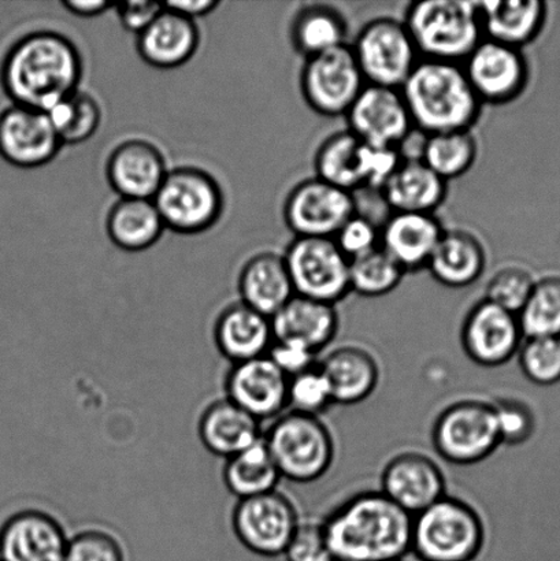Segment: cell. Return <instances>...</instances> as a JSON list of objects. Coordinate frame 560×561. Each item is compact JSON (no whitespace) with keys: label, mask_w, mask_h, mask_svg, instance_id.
<instances>
[{"label":"cell","mask_w":560,"mask_h":561,"mask_svg":"<svg viewBox=\"0 0 560 561\" xmlns=\"http://www.w3.org/2000/svg\"><path fill=\"white\" fill-rule=\"evenodd\" d=\"M82 71L84 64L73 41L59 32L36 31L10 47L0 81L15 106L48 113L79 91Z\"/></svg>","instance_id":"1"},{"label":"cell","mask_w":560,"mask_h":561,"mask_svg":"<svg viewBox=\"0 0 560 561\" xmlns=\"http://www.w3.org/2000/svg\"><path fill=\"white\" fill-rule=\"evenodd\" d=\"M413 515L380 492H364L322 522L334 561H399L411 552Z\"/></svg>","instance_id":"2"},{"label":"cell","mask_w":560,"mask_h":561,"mask_svg":"<svg viewBox=\"0 0 560 561\" xmlns=\"http://www.w3.org/2000/svg\"><path fill=\"white\" fill-rule=\"evenodd\" d=\"M400 92L414 128L426 136L473 130L484 108L460 64L421 59Z\"/></svg>","instance_id":"3"},{"label":"cell","mask_w":560,"mask_h":561,"mask_svg":"<svg viewBox=\"0 0 560 561\" xmlns=\"http://www.w3.org/2000/svg\"><path fill=\"white\" fill-rule=\"evenodd\" d=\"M402 21L422 59L462 65L484 38L479 2L470 0L413 2Z\"/></svg>","instance_id":"4"},{"label":"cell","mask_w":560,"mask_h":561,"mask_svg":"<svg viewBox=\"0 0 560 561\" xmlns=\"http://www.w3.org/2000/svg\"><path fill=\"white\" fill-rule=\"evenodd\" d=\"M485 538L484 520L476 508L444 496L414 516L411 552L421 561H473Z\"/></svg>","instance_id":"5"},{"label":"cell","mask_w":560,"mask_h":561,"mask_svg":"<svg viewBox=\"0 0 560 561\" xmlns=\"http://www.w3.org/2000/svg\"><path fill=\"white\" fill-rule=\"evenodd\" d=\"M263 439L282 478L311 483L331 470L336 448L331 431L320 416L284 412Z\"/></svg>","instance_id":"6"},{"label":"cell","mask_w":560,"mask_h":561,"mask_svg":"<svg viewBox=\"0 0 560 561\" xmlns=\"http://www.w3.org/2000/svg\"><path fill=\"white\" fill-rule=\"evenodd\" d=\"M152 202L164 228L185 236L207 232L219 221L225 207L218 181L194 167L169 170Z\"/></svg>","instance_id":"7"},{"label":"cell","mask_w":560,"mask_h":561,"mask_svg":"<svg viewBox=\"0 0 560 561\" xmlns=\"http://www.w3.org/2000/svg\"><path fill=\"white\" fill-rule=\"evenodd\" d=\"M432 444L436 454L448 463H481L502 445L495 407L475 399L448 405L433 425Z\"/></svg>","instance_id":"8"},{"label":"cell","mask_w":560,"mask_h":561,"mask_svg":"<svg viewBox=\"0 0 560 561\" xmlns=\"http://www.w3.org/2000/svg\"><path fill=\"white\" fill-rule=\"evenodd\" d=\"M350 46L369 85L400 90L422 59L404 22L393 16L366 22Z\"/></svg>","instance_id":"9"},{"label":"cell","mask_w":560,"mask_h":561,"mask_svg":"<svg viewBox=\"0 0 560 561\" xmlns=\"http://www.w3.org/2000/svg\"><path fill=\"white\" fill-rule=\"evenodd\" d=\"M283 256L295 295L336 306L351 294L350 260L333 239L295 238Z\"/></svg>","instance_id":"10"},{"label":"cell","mask_w":560,"mask_h":561,"mask_svg":"<svg viewBox=\"0 0 560 561\" xmlns=\"http://www.w3.org/2000/svg\"><path fill=\"white\" fill-rule=\"evenodd\" d=\"M300 92L307 106L322 117H345L367 85L350 44L305 59Z\"/></svg>","instance_id":"11"},{"label":"cell","mask_w":560,"mask_h":561,"mask_svg":"<svg viewBox=\"0 0 560 561\" xmlns=\"http://www.w3.org/2000/svg\"><path fill=\"white\" fill-rule=\"evenodd\" d=\"M356 211V195L318 178L296 184L283 207L290 232L306 239H333Z\"/></svg>","instance_id":"12"},{"label":"cell","mask_w":560,"mask_h":561,"mask_svg":"<svg viewBox=\"0 0 560 561\" xmlns=\"http://www.w3.org/2000/svg\"><path fill=\"white\" fill-rule=\"evenodd\" d=\"M482 106H506L529 85L530 69L524 49L482 38L462 64Z\"/></svg>","instance_id":"13"},{"label":"cell","mask_w":560,"mask_h":561,"mask_svg":"<svg viewBox=\"0 0 560 561\" xmlns=\"http://www.w3.org/2000/svg\"><path fill=\"white\" fill-rule=\"evenodd\" d=\"M299 524L294 503L278 491L240 500L233 513L236 536L261 557L284 554Z\"/></svg>","instance_id":"14"},{"label":"cell","mask_w":560,"mask_h":561,"mask_svg":"<svg viewBox=\"0 0 560 561\" xmlns=\"http://www.w3.org/2000/svg\"><path fill=\"white\" fill-rule=\"evenodd\" d=\"M518 316L481 299L470 308L460 329L465 354L481 367H501L518 355L524 341Z\"/></svg>","instance_id":"15"},{"label":"cell","mask_w":560,"mask_h":561,"mask_svg":"<svg viewBox=\"0 0 560 561\" xmlns=\"http://www.w3.org/2000/svg\"><path fill=\"white\" fill-rule=\"evenodd\" d=\"M347 130L367 146L402 145L414 125L400 90L367 84L345 114Z\"/></svg>","instance_id":"16"},{"label":"cell","mask_w":560,"mask_h":561,"mask_svg":"<svg viewBox=\"0 0 560 561\" xmlns=\"http://www.w3.org/2000/svg\"><path fill=\"white\" fill-rule=\"evenodd\" d=\"M62 147L48 113L13 104L0 114V157L13 167H46Z\"/></svg>","instance_id":"17"},{"label":"cell","mask_w":560,"mask_h":561,"mask_svg":"<svg viewBox=\"0 0 560 561\" xmlns=\"http://www.w3.org/2000/svg\"><path fill=\"white\" fill-rule=\"evenodd\" d=\"M381 492L410 515H419L447 496V481L442 467L430 456L403 453L384 467Z\"/></svg>","instance_id":"18"},{"label":"cell","mask_w":560,"mask_h":561,"mask_svg":"<svg viewBox=\"0 0 560 561\" xmlns=\"http://www.w3.org/2000/svg\"><path fill=\"white\" fill-rule=\"evenodd\" d=\"M289 378L267 356L233 365L227 379L228 400L262 422L288 409Z\"/></svg>","instance_id":"19"},{"label":"cell","mask_w":560,"mask_h":561,"mask_svg":"<svg viewBox=\"0 0 560 561\" xmlns=\"http://www.w3.org/2000/svg\"><path fill=\"white\" fill-rule=\"evenodd\" d=\"M168 172L162 151L142 139L121 142L106 163L108 185L119 199L152 201Z\"/></svg>","instance_id":"20"},{"label":"cell","mask_w":560,"mask_h":561,"mask_svg":"<svg viewBox=\"0 0 560 561\" xmlns=\"http://www.w3.org/2000/svg\"><path fill=\"white\" fill-rule=\"evenodd\" d=\"M444 232L436 214L391 213L380 227V249L405 274L426 271Z\"/></svg>","instance_id":"21"},{"label":"cell","mask_w":560,"mask_h":561,"mask_svg":"<svg viewBox=\"0 0 560 561\" xmlns=\"http://www.w3.org/2000/svg\"><path fill=\"white\" fill-rule=\"evenodd\" d=\"M62 526L41 511L13 516L0 533V561H65Z\"/></svg>","instance_id":"22"},{"label":"cell","mask_w":560,"mask_h":561,"mask_svg":"<svg viewBox=\"0 0 560 561\" xmlns=\"http://www.w3.org/2000/svg\"><path fill=\"white\" fill-rule=\"evenodd\" d=\"M201 46L196 21L162 10L156 21L136 38L140 58L151 68L170 70L190 62Z\"/></svg>","instance_id":"23"},{"label":"cell","mask_w":560,"mask_h":561,"mask_svg":"<svg viewBox=\"0 0 560 561\" xmlns=\"http://www.w3.org/2000/svg\"><path fill=\"white\" fill-rule=\"evenodd\" d=\"M331 388L333 404L355 405L369 399L380 382V367L369 351L344 345L318 360Z\"/></svg>","instance_id":"24"},{"label":"cell","mask_w":560,"mask_h":561,"mask_svg":"<svg viewBox=\"0 0 560 561\" xmlns=\"http://www.w3.org/2000/svg\"><path fill=\"white\" fill-rule=\"evenodd\" d=\"M271 321L274 341H294L318 355L336 337L340 324L336 306L298 295Z\"/></svg>","instance_id":"25"},{"label":"cell","mask_w":560,"mask_h":561,"mask_svg":"<svg viewBox=\"0 0 560 561\" xmlns=\"http://www.w3.org/2000/svg\"><path fill=\"white\" fill-rule=\"evenodd\" d=\"M479 9L484 38L518 49L540 36L548 14L542 0H487Z\"/></svg>","instance_id":"26"},{"label":"cell","mask_w":560,"mask_h":561,"mask_svg":"<svg viewBox=\"0 0 560 561\" xmlns=\"http://www.w3.org/2000/svg\"><path fill=\"white\" fill-rule=\"evenodd\" d=\"M487 265L485 245L475 233L446 229L426 271L446 288L465 289L482 277Z\"/></svg>","instance_id":"27"},{"label":"cell","mask_w":560,"mask_h":561,"mask_svg":"<svg viewBox=\"0 0 560 561\" xmlns=\"http://www.w3.org/2000/svg\"><path fill=\"white\" fill-rule=\"evenodd\" d=\"M391 213L436 214L448 196V183L422 161H402L380 191Z\"/></svg>","instance_id":"28"},{"label":"cell","mask_w":560,"mask_h":561,"mask_svg":"<svg viewBox=\"0 0 560 561\" xmlns=\"http://www.w3.org/2000/svg\"><path fill=\"white\" fill-rule=\"evenodd\" d=\"M241 302L267 318L276 316L295 296L284 256L261 252L247 261L239 277Z\"/></svg>","instance_id":"29"},{"label":"cell","mask_w":560,"mask_h":561,"mask_svg":"<svg viewBox=\"0 0 560 561\" xmlns=\"http://www.w3.org/2000/svg\"><path fill=\"white\" fill-rule=\"evenodd\" d=\"M216 341L233 365L266 356L274 341L271 318L241 301L229 306L218 318Z\"/></svg>","instance_id":"30"},{"label":"cell","mask_w":560,"mask_h":561,"mask_svg":"<svg viewBox=\"0 0 560 561\" xmlns=\"http://www.w3.org/2000/svg\"><path fill=\"white\" fill-rule=\"evenodd\" d=\"M203 444L212 454L233 458L263 438L261 422L230 400L208 407L201 420Z\"/></svg>","instance_id":"31"},{"label":"cell","mask_w":560,"mask_h":561,"mask_svg":"<svg viewBox=\"0 0 560 561\" xmlns=\"http://www.w3.org/2000/svg\"><path fill=\"white\" fill-rule=\"evenodd\" d=\"M290 44L305 59L347 46L348 22L342 11L327 3L305 4L289 26Z\"/></svg>","instance_id":"32"},{"label":"cell","mask_w":560,"mask_h":561,"mask_svg":"<svg viewBox=\"0 0 560 561\" xmlns=\"http://www.w3.org/2000/svg\"><path fill=\"white\" fill-rule=\"evenodd\" d=\"M366 145L351 134L339 130L318 147L316 178L351 194L365 191Z\"/></svg>","instance_id":"33"},{"label":"cell","mask_w":560,"mask_h":561,"mask_svg":"<svg viewBox=\"0 0 560 561\" xmlns=\"http://www.w3.org/2000/svg\"><path fill=\"white\" fill-rule=\"evenodd\" d=\"M167 230L152 201L118 199L106 218L108 239L119 250L142 252L156 245Z\"/></svg>","instance_id":"34"},{"label":"cell","mask_w":560,"mask_h":561,"mask_svg":"<svg viewBox=\"0 0 560 561\" xmlns=\"http://www.w3.org/2000/svg\"><path fill=\"white\" fill-rule=\"evenodd\" d=\"M224 480L229 491L243 500L277 491L282 476L262 438L249 449L228 459Z\"/></svg>","instance_id":"35"},{"label":"cell","mask_w":560,"mask_h":561,"mask_svg":"<svg viewBox=\"0 0 560 561\" xmlns=\"http://www.w3.org/2000/svg\"><path fill=\"white\" fill-rule=\"evenodd\" d=\"M479 140L473 130L426 136L422 162L444 181L462 179L479 159Z\"/></svg>","instance_id":"36"},{"label":"cell","mask_w":560,"mask_h":561,"mask_svg":"<svg viewBox=\"0 0 560 561\" xmlns=\"http://www.w3.org/2000/svg\"><path fill=\"white\" fill-rule=\"evenodd\" d=\"M64 146H79L92 139L102 124V107L90 93L77 91L48 112Z\"/></svg>","instance_id":"37"},{"label":"cell","mask_w":560,"mask_h":561,"mask_svg":"<svg viewBox=\"0 0 560 561\" xmlns=\"http://www.w3.org/2000/svg\"><path fill=\"white\" fill-rule=\"evenodd\" d=\"M404 276L402 268L380 247L350 261L351 294L369 299L391 294Z\"/></svg>","instance_id":"38"},{"label":"cell","mask_w":560,"mask_h":561,"mask_svg":"<svg viewBox=\"0 0 560 561\" xmlns=\"http://www.w3.org/2000/svg\"><path fill=\"white\" fill-rule=\"evenodd\" d=\"M524 337H560V277L536 280L518 313Z\"/></svg>","instance_id":"39"},{"label":"cell","mask_w":560,"mask_h":561,"mask_svg":"<svg viewBox=\"0 0 560 561\" xmlns=\"http://www.w3.org/2000/svg\"><path fill=\"white\" fill-rule=\"evenodd\" d=\"M524 376L539 387L560 382V337L524 339L518 351Z\"/></svg>","instance_id":"40"},{"label":"cell","mask_w":560,"mask_h":561,"mask_svg":"<svg viewBox=\"0 0 560 561\" xmlns=\"http://www.w3.org/2000/svg\"><path fill=\"white\" fill-rule=\"evenodd\" d=\"M535 284L536 279L528 268L519 265L503 266L488 280L484 299L518 316Z\"/></svg>","instance_id":"41"},{"label":"cell","mask_w":560,"mask_h":561,"mask_svg":"<svg viewBox=\"0 0 560 561\" xmlns=\"http://www.w3.org/2000/svg\"><path fill=\"white\" fill-rule=\"evenodd\" d=\"M331 405H333L331 388L318 365L299 376L289 378V411L320 416Z\"/></svg>","instance_id":"42"},{"label":"cell","mask_w":560,"mask_h":561,"mask_svg":"<svg viewBox=\"0 0 560 561\" xmlns=\"http://www.w3.org/2000/svg\"><path fill=\"white\" fill-rule=\"evenodd\" d=\"M492 404L502 445L517 447L528 443L536 431V417L530 407L515 399H498Z\"/></svg>","instance_id":"43"},{"label":"cell","mask_w":560,"mask_h":561,"mask_svg":"<svg viewBox=\"0 0 560 561\" xmlns=\"http://www.w3.org/2000/svg\"><path fill=\"white\" fill-rule=\"evenodd\" d=\"M350 261L380 247V227L372 218L356 213L333 238Z\"/></svg>","instance_id":"44"},{"label":"cell","mask_w":560,"mask_h":561,"mask_svg":"<svg viewBox=\"0 0 560 561\" xmlns=\"http://www.w3.org/2000/svg\"><path fill=\"white\" fill-rule=\"evenodd\" d=\"M284 557L287 561H334L322 522L300 520Z\"/></svg>","instance_id":"45"},{"label":"cell","mask_w":560,"mask_h":561,"mask_svg":"<svg viewBox=\"0 0 560 561\" xmlns=\"http://www.w3.org/2000/svg\"><path fill=\"white\" fill-rule=\"evenodd\" d=\"M65 561H125L123 548L107 533L90 530L71 538Z\"/></svg>","instance_id":"46"},{"label":"cell","mask_w":560,"mask_h":561,"mask_svg":"<svg viewBox=\"0 0 560 561\" xmlns=\"http://www.w3.org/2000/svg\"><path fill=\"white\" fill-rule=\"evenodd\" d=\"M285 376L293 378L318 365V354L294 341H273L267 355Z\"/></svg>","instance_id":"47"},{"label":"cell","mask_w":560,"mask_h":561,"mask_svg":"<svg viewBox=\"0 0 560 561\" xmlns=\"http://www.w3.org/2000/svg\"><path fill=\"white\" fill-rule=\"evenodd\" d=\"M119 24L124 30L139 36L162 13L163 3L150 2V0H135L114 5Z\"/></svg>","instance_id":"48"},{"label":"cell","mask_w":560,"mask_h":561,"mask_svg":"<svg viewBox=\"0 0 560 561\" xmlns=\"http://www.w3.org/2000/svg\"><path fill=\"white\" fill-rule=\"evenodd\" d=\"M217 0H184V2H167L163 3V8L173 13L185 16V19L196 21L212 14L214 10L219 8Z\"/></svg>","instance_id":"49"},{"label":"cell","mask_w":560,"mask_h":561,"mask_svg":"<svg viewBox=\"0 0 560 561\" xmlns=\"http://www.w3.org/2000/svg\"><path fill=\"white\" fill-rule=\"evenodd\" d=\"M60 4H62L70 14L80 16V19H95V16L106 13L107 10L114 9V5L106 2V0H91V2L65 0V2Z\"/></svg>","instance_id":"50"},{"label":"cell","mask_w":560,"mask_h":561,"mask_svg":"<svg viewBox=\"0 0 560 561\" xmlns=\"http://www.w3.org/2000/svg\"><path fill=\"white\" fill-rule=\"evenodd\" d=\"M399 561H404V560H399Z\"/></svg>","instance_id":"51"}]
</instances>
